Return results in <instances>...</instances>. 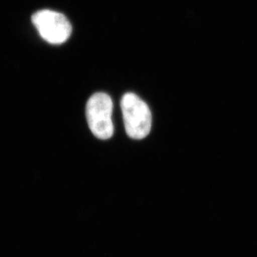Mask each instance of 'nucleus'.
<instances>
[{
    "mask_svg": "<svg viewBox=\"0 0 257 257\" xmlns=\"http://www.w3.org/2000/svg\"><path fill=\"white\" fill-rule=\"evenodd\" d=\"M121 108L126 134L131 139H145L152 127V113L147 103L128 92L121 97Z\"/></svg>",
    "mask_w": 257,
    "mask_h": 257,
    "instance_id": "obj_1",
    "label": "nucleus"
},
{
    "mask_svg": "<svg viewBox=\"0 0 257 257\" xmlns=\"http://www.w3.org/2000/svg\"><path fill=\"white\" fill-rule=\"evenodd\" d=\"M113 104L104 92H97L90 97L86 106V116L90 130L96 138L102 140L112 138L114 126L112 120Z\"/></svg>",
    "mask_w": 257,
    "mask_h": 257,
    "instance_id": "obj_2",
    "label": "nucleus"
},
{
    "mask_svg": "<svg viewBox=\"0 0 257 257\" xmlns=\"http://www.w3.org/2000/svg\"><path fill=\"white\" fill-rule=\"evenodd\" d=\"M32 22L49 44H63L72 34V26L65 15L53 10H39L32 16Z\"/></svg>",
    "mask_w": 257,
    "mask_h": 257,
    "instance_id": "obj_3",
    "label": "nucleus"
}]
</instances>
